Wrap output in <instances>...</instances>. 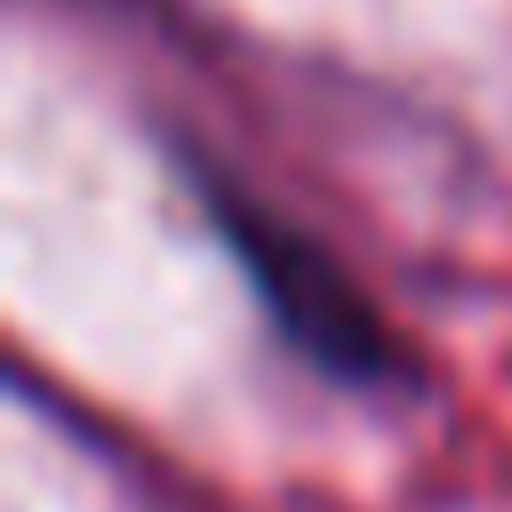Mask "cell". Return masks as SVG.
<instances>
[{
	"mask_svg": "<svg viewBox=\"0 0 512 512\" xmlns=\"http://www.w3.org/2000/svg\"><path fill=\"white\" fill-rule=\"evenodd\" d=\"M224 232H232V248L248 256L256 288L280 304V320H288L312 352H328V360H368L376 328H368V312L344 296V280H336L312 248H296L288 232H272V224L248 216V208H224Z\"/></svg>",
	"mask_w": 512,
	"mask_h": 512,
	"instance_id": "1",
	"label": "cell"
}]
</instances>
